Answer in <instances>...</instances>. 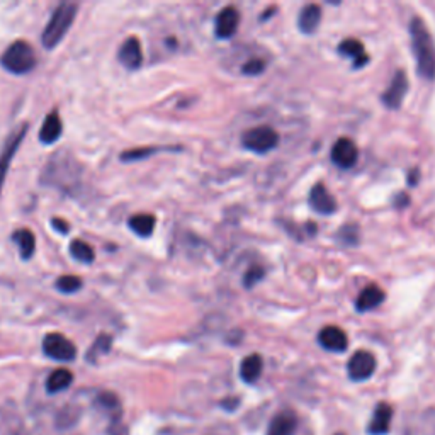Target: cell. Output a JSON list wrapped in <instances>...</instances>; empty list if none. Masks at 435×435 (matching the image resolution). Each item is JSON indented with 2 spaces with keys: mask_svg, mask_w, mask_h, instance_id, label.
Here are the masks:
<instances>
[{
  "mask_svg": "<svg viewBox=\"0 0 435 435\" xmlns=\"http://www.w3.org/2000/svg\"><path fill=\"white\" fill-rule=\"evenodd\" d=\"M263 275H266V270H263L262 266H252L249 270L245 272L244 286L246 287V290H250V287H254L258 281H262Z\"/></svg>",
  "mask_w": 435,
  "mask_h": 435,
  "instance_id": "28",
  "label": "cell"
},
{
  "mask_svg": "<svg viewBox=\"0 0 435 435\" xmlns=\"http://www.w3.org/2000/svg\"><path fill=\"white\" fill-rule=\"evenodd\" d=\"M119 61L129 70L140 68L143 64V52H141V44L138 37H128L123 44H121L118 53Z\"/></svg>",
  "mask_w": 435,
  "mask_h": 435,
  "instance_id": "13",
  "label": "cell"
},
{
  "mask_svg": "<svg viewBox=\"0 0 435 435\" xmlns=\"http://www.w3.org/2000/svg\"><path fill=\"white\" fill-rule=\"evenodd\" d=\"M26 131H28V126L24 124L23 128L18 129V131H16L14 135L9 138V141H7L6 146H4L2 153H0V191H2V186H4V181H6V177H7V172H9L12 158H14L16 152H18L19 145L23 143L24 136H26Z\"/></svg>",
  "mask_w": 435,
  "mask_h": 435,
  "instance_id": "11",
  "label": "cell"
},
{
  "mask_svg": "<svg viewBox=\"0 0 435 435\" xmlns=\"http://www.w3.org/2000/svg\"><path fill=\"white\" fill-rule=\"evenodd\" d=\"M359 160V150L352 140L340 138L332 146V162L340 169H350Z\"/></svg>",
  "mask_w": 435,
  "mask_h": 435,
  "instance_id": "8",
  "label": "cell"
},
{
  "mask_svg": "<svg viewBox=\"0 0 435 435\" xmlns=\"http://www.w3.org/2000/svg\"><path fill=\"white\" fill-rule=\"evenodd\" d=\"M321 23V9L316 4H308L299 12L298 28L304 35H313Z\"/></svg>",
  "mask_w": 435,
  "mask_h": 435,
  "instance_id": "18",
  "label": "cell"
},
{
  "mask_svg": "<svg viewBox=\"0 0 435 435\" xmlns=\"http://www.w3.org/2000/svg\"><path fill=\"white\" fill-rule=\"evenodd\" d=\"M12 238H14L16 244L19 245V252H20V257L24 258V261H28V258H31V255L35 254V249H36V240H35V235H32L29 230H18V232L12 235Z\"/></svg>",
  "mask_w": 435,
  "mask_h": 435,
  "instance_id": "23",
  "label": "cell"
},
{
  "mask_svg": "<svg viewBox=\"0 0 435 435\" xmlns=\"http://www.w3.org/2000/svg\"><path fill=\"white\" fill-rule=\"evenodd\" d=\"M242 145L254 153H267L279 145V135L270 126H257L244 133Z\"/></svg>",
  "mask_w": 435,
  "mask_h": 435,
  "instance_id": "4",
  "label": "cell"
},
{
  "mask_svg": "<svg viewBox=\"0 0 435 435\" xmlns=\"http://www.w3.org/2000/svg\"><path fill=\"white\" fill-rule=\"evenodd\" d=\"M162 152V148L158 146H148V148H135V150H126V152L121 153V160L123 162H138L148 158L150 155Z\"/></svg>",
  "mask_w": 435,
  "mask_h": 435,
  "instance_id": "26",
  "label": "cell"
},
{
  "mask_svg": "<svg viewBox=\"0 0 435 435\" xmlns=\"http://www.w3.org/2000/svg\"><path fill=\"white\" fill-rule=\"evenodd\" d=\"M52 225L58 230V233H64V235L65 233H68V223L61 220V218H53Z\"/></svg>",
  "mask_w": 435,
  "mask_h": 435,
  "instance_id": "32",
  "label": "cell"
},
{
  "mask_svg": "<svg viewBox=\"0 0 435 435\" xmlns=\"http://www.w3.org/2000/svg\"><path fill=\"white\" fill-rule=\"evenodd\" d=\"M263 369V361L258 354H252L249 357H245L240 364V378L245 381V383L252 384L261 378Z\"/></svg>",
  "mask_w": 435,
  "mask_h": 435,
  "instance_id": "20",
  "label": "cell"
},
{
  "mask_svg": "<svg viewBox=\"0 0 435 435\" xmlns=\"http://www.w3.org/2000/svg\"><path fill=\"white\" fill-rule=\"evenodd\" d=\"M111 344H112L111 337L106 335V333H104V335H99L97 340L94 342V345L90 347L89 352H87V361L95 362V359H97L99 355L109 352V349H111Z\"/></svg>",
  "mask_w": 435,
  "mask_h": 435,
  "instance_id": "25",
  "label": "cell"
},
{
  "mask_svg": "<svg viewBox=\"0 0 435 435\" xmlns=\"http://www.w3.org/2000/svg\"><path fill=\"white\" fill-rule=\"evenodd\" d=\"M70 254H72L73 258H77L78 262L83 263H92L95 258L94 249L82 240H73L72 244H70Z\"/></svg>",
  "mask_w": 435,
  "mask_h": 435,
  "instance_id": "24",
  "label": "cell"
},
{
  "mask_svg": "<svg viewBox=\"0 0 435 435\" xmlns=\"http://www.w3.org/2000/svg\"><path fill=\"white\" fill-rule=\"evenodd\" d=\"M43 352L60 362H70L77 357V347L61 333H48L43 340Z\"/></svg>",
  "mask_w": 435,
  "mask_h": 435,
  "instance_id": "5",
  "label": "cell"
},
{
  "mask_svg": "<svg viewBox=\"0 0 435 435\" xmlns=\"http://www.w3.org/2000/svg\"><path fill=\"white\" fill-rule=\"evenodd\" d=\"M298 429V417L291 410H282L270 420L267 435H294Z\"/></svg>",
  "mask_w": 435,
  "mask_h": 435,
  "instance_id": "14",
  "label": "cell"
},
{
  "mask_svg": "<svg viewBox=\"0 0 435 435\" xmlns=\"http://www.w3.org/2000/svg\"><path fill=\"white\" fill-rule=\"evenodd\" d=\"M72 383H73L72 372L68 369H56L49 374L48 379H46V391H48L49 395H54V393L66 390Z\"/></svg>",
  "mask_w": 435,
  "mask_h": 435,
  "instance_id": "21",
  "label": "cell"
},
{
  "mask_svg": "<svg viewBox=\"0 0 435 435\" xmlns=\"http://www.w3.org/2000/svg\"><path fill=\"white\" fill-rule=\"evenodd\" d=\"M337 435H344V434H337Z\"/></svg>",
  "mask_w": 435,
  "mask_h": 435,
  "instance_id": "36",
  "label": "cell"
},
{
  "mask_svg": "<svg viewBox=\"0 0 435 435\" xmlns=\"http://www.w3.org/2000/svg\"><path fill=\"white\" fill-rule=\"evenodd\" d=\"M407 90H408V78L405 72H401L400 70V72H396L395 77H393L390 87L383 92L381 100H383V104L388 109H398L401 106V102H403L405 95H407Z\"/></svg>",
  "mask_w": 435,
  "mask_h": 435,
  "instance_id": "7",
  "label": "cell"
},
{
  "mask_svg": "<svg viewBox=\"0 0 435 435\" xmlns=\"http://www.w3.org/2000/svg\"><path fill=\"white\" fill-rule=\"evenodd\" d=\"M82 287V279L77 275H61L56 281V290L65 292V294H72Z\"/></svg>",
  "mask_w": 435,
  "mask_h": 435,
  "instance_id": "27",
  "label": "cell"
},
{
  "mask_svg": "<svg viewBox=\"0 0 435 435\" xmlns=\"http://www.w3.org/2000/svg\"><path fill=\"white\" fill-rule=\"evenodd\" d=\"M318 342L323 349L330 350V352H344L349 347V338H347V333L340 326L335 325H328L325 328L320 330L318 333Z\"/></svg>",
  "mask_w": 435,
  "mask_h": 435,
  "instance_id": "9",
  "label": "cell"
},
{
  "mask_svg": "<svg viewBox=\"0 0 435 435\" xmlns=\"http://www.w3.org/2000/svg\"><path fill=\"white\" fill-rule=\"evenodd\" d=\"M338 53L344 54V56L352 58L354 68H361L369 61V54L366 53V49H364L362 43L359 40H354V37H347V40L342 41L340 44H338Z\"/></svg>",
  "mask_w": 435,
  "mask_h": 435,
  "instance_id": "17",
  "label": "cell"
},
{
  "mask_svg": "<svg viewBox=\"0 0 435 435\" xmlns=\"http://www.w3.org/2000/svg\"><path fill=\"white\" fill-rule=\"evenodd\" d=\"M309 204L320 215H333L337 211V199L330 194L323 184H316L309 192Z\"/></svg>",
  "mask_w": 435,
  "mask_h": 435,
  "instance_id": "12",
  "label": "cell"
},
{
  "mask_svg": "<svg viewBox=\"0 0 435 435\" xmlns=\"http://www.w3.org/2000/svg\"><path fill=\"white\" fill-rule=\"evenodd\" d=\"M238 24H240V14L235 7H225L218 12L215 20V32L221 40H228V37L235 36L238 31Z\"/></svg>",
  "mask_w": 435,
  "mask_h": 435,
  "instance_id": "10",
  "label": "cell"
},
{
  "mask_svg": "<svg viewBox=\"0 0 435 435\" xmlns=\"http://www.w3.org/2000/svg\"><path fill=\"white\" fill-rule=\"evenodd\" d=\"M410 184H412V186H415V184L418 182V170L417 169H413L412 172H410Z\"/></svg>",
  "mask_w": 435,
  "mask_h": 435,
  "instance_id": "35",
  "label": "cell"
},
{
  "mask_svg": "<svg viewBox=\"0 0 435 435\" xmlns=\"http://www.w3.org/2000/svg\"><path fill=\"white\" fill-rule=\"evenodd\" d=\"M391 418H393V408L388 403H379L376 407L372 418L367 427V432L371 435H384L390 432L391 427Z\"/></svg>",
  "mask_w": 435,
  "mask_h": 435,
  "instance_id": "15",
  "label": "cell"
},
{
  "mask_svg": "<svg viewBox=\"0 0 435 435\" xmlns=\"http://www.w3.org/2000/svg\"><path fill=\"white\" fill-rule=\"evenodd\" d=\"M410 203V198L407 194H400L398 198H396L395 204H398V206H407V204Z\"/></svg>",
  "mask_w": 435,
  "mask_h": 435,
  "instance_id": "33",
  "label": "cell"
},
{
  "mask_svg": "<svg viewBox=\"0 0 435 435\" xmlns=\"http://www.w3.org/2000/svg\"><path fill=\"white\" fill-rule=\"evenodd\" d=\"M0 64L7 72L14 75H24L31 72L36 65V54L31 44L24 40L14 41L0 56Z\"/></svg>",
  "mask_w": 435,
  "mask_h": 435,
  "instance_id": "3",
  "label": "cell"
},
{
  "mask_svg": "<svg viewBox=\"0 0 435 435\" xmlns=\"http://www.w3.org/2000/svg\"><path fill=\"white\" fill-rule=\"evenodd\" d=\"M95 401H97V405H100L102 408H116V407H118V398H116L112 393H100Z\"/></svg>",
  "mask_w": 435,
  "mask_h": 435,
  "instance_id": "30",
  "label": "cell"
},
{
  "mask_svg": "<svg viewBox=\"0 0 435 435\" xmlns=\"http://www.w3.org/2000/svg\"><path fill=\"white\" fill-rule=\"evenodd\" d=\"M75 16H77V4L73 2H64L54 9L52 19L48 20L43 36H41V41H43L46 49L56 48L61 43L68 29L72 28Z\"/></svg>",
  "mask_w": 435,
  "mask_h": 435,
  "instance_id": "2",
  "label": "cell"
},
{
  "mask_svg": "<svg viewBox=\"0 0 435 435\" xmlns=\"http://www.w3.org/2000/svg\"><path fill=\"white\" fill-rule=\"evenodd\" d=\"M340 232V237H349V244L347 245H354L357 244V227H352V225H347V227H344L342 230H338Z\"/></svg>",
  "mask_w": 435,
  "mask_h": 435,
  "instance_id": "31",
  "label": "cell"
},
{
  "mask_svg": "<svg viewBox=\"0 0 435 435\" xmlns=\"http://www.w3.org/2000/svg\"><path fill=\"white\" fill-rule=\"evenodd\" d=\"M128 225L138 237H150L153 233L157 220L152 215H135L129 218Z\"/></svg>",
  "mask_w": 435,
  "mask_h": 435,
  "instance_id": "22",
  "label": "cell"
},
{
  "mask_svg": "<svg viewBox=\"0 0 435 435\" xmlns=\"http://www.w3.org/2000/svg\"><path fill=\"white\" fill-rule=\"evenodd\" d=\"M223 407L228 408V410H233L238 407V400L237 398H230V400H225L223 401Z\"/></svg>",
  "mask_w": 435,
  "mask_h": 435,
  "instance_id": "34",
  "label": "cell"
},
{
  "mask_svg": "<svg viewBox=\"0 0 435 435\" xmlns=\"http://www.w3.org/2000/svg\"><path fill=\"white\" fill-rule=\"evenodd\" d=\"M61 131H64V124H61L60 116L56 112H52L44 118L43 126L40 129V140L41 143L44 145H52L54 141H58V138L61 136Z\"/></svg>",
  "mask_w": 435,
  "mask_h": 435,
  "instance_id": "19",
  "label": "cell"
},
{
  "mask_svg": "<svg viewBox=\"0 0 435 435\" xmlns=\"http://www.w3.org/2000/svg\"><path fill=\"white\" fill-rule=\"evenodd\" d=\"M263 70H266V61L261 60V58H252L242 66V72L245 75H261Z\"/></svg>",
  "mask_w": 435,
  "mask_h": 435,
  "instance_id": "29",
  "label": "cell"
},
{
  "mask_svg": "<svg viewBox=\"0 0 435 435\" xmlns=\"http://www.w3.org/2000/svg\"><path fill=\"white\" fill-rule=\"evenodd\" d=\"M384 298H386V294H384V291L381 290L378 284H369V286L364 287L361 294L355 299V308L361 313L371 311V309L378 308Z\"/></svg>",
  "mask_w": 435,
  "mask_h": 435,
  "instance_id": "16",
  "label": "cell"
},
{
  "mask_svg": "<svg viewBox=\"0 0 435 435\" xmlns=\"http://www.w3.org/2000/svg\"><path fill=\"white\" fill-rule=\"evenodd\" d=\"M376 366L378 364H376L374 355L367 350H357L347 364V372L352 381H366L374 374Z\"/></svg>",
  "mask_w": 435,
  "mask_h": 435,
  "instance_id": "6",
  "label": "cell"
},
{
  "mask_svg": "<svg viewBox=\"0 0 435 435\" xmlns=\"http://www.w3.org/2000/svg\"><path fill=\"white\" fill-rule=\"evenodd\" d=\"M410 36H412V49L415 54L417 72L425 81L435 78V44L432 35L427 29L425 23L420 18H413L410 24Z\"/></svg>",
  "mask_w": 435,
  "mask_h": 435,
  "instance_id": "1",
  "label": "cell"
}]
</instances>
